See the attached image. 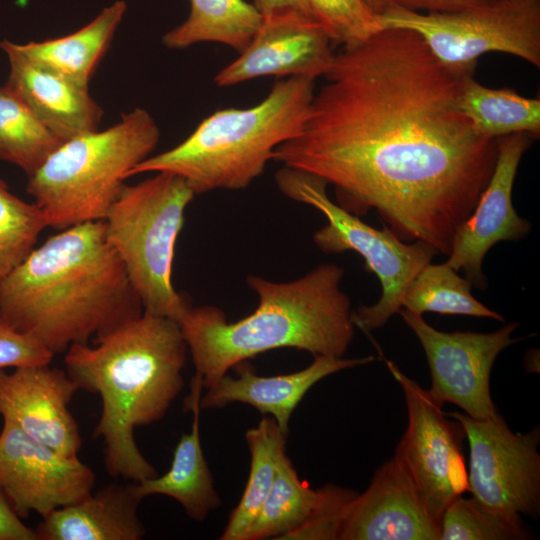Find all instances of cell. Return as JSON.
I'll return each mask as SVG.
<instances>
[{
    "instance_id": "1",
    "label": "cell",
    "mask_w": 540,
    "mask_h": 540,
    "mask_svg": "<svg viewBox=\"0 0 540 540\" xmlns=\"http://www.w3.org/2000/svg\"><path fill=\"white\" fill-rule=\"evenodd\" d=\"M473 72L440 62L412 31L382 29L334 54L299 133L272 160L331 184L349 213L375 210L401 241L448 256L497 158V139L459 108Z\"/></svg>"
},
{
    "instance_id": "2",
    "label": "cell",
    "mask_w": 540,
    "mask_h": 540,
    "mask_svg": "<svg viewBox=\"0 0 540 540\" xmlns=\"http://www.w3.org/2000/svg\"><path fill=\"white\" fill-rule=\"evenodd\" d=\"M143 311L107 241L104 220L49 237L0 287V317L54 355L89 343Z\"/></svg>"
},
{
    "instance_id": "3",
    "label": "cell",
    "mask_w": 540,
    "mask_h": 540,
    "mask_svg": "<svg viewBox=\"0 0 540 540\" xmlns=\"http://www.w3.org/2000/svg\"><path fill=\"white\" fill-rule=\"evenodd\" d=\"M187 353L177 321L144 311L92 345L75 343L65 352V370L78 389L101 398L94 436L103 439L110 476L134 482L157 476L134 431L161 420L180 394Z\"/></svg>"
},
{
    "instance_id": "4",
    "label": "cell",
    "mask_w": 540,
    "mask_h": 540,
    "mask_svg": "<svg viewBox=\"0 0 540 540\" xmlns=\"http://www.w3.org/2000/svg\"><path fill=\"white\" fill-rule=\"evenodd\" d=\"M344 272L324 263L289 282L248 275L259 303L236 322H228L216 306H191L178 323L203 388L213 387L237 364L278 348L343 357L356 328L350 299L340 289Z\"/></svg>"
},
{
    "instance_id": "5",
    "label": "cell",
    "mask_w": 540,
    "mask_h": 540,
    "mask_svg": "<svg viewBox=\"0 0 540 540\" xmlns=\"http://www.w3.org/2000/svg\"><path fill=\"white\" fill-rule=\"evenodd\" d=\"M314 92V79L279 80L258 104L219 109L204 118L181 143L136 165L130 177L172 173L195 195L244 189L263 174L275 149L299 133Z\"/></svg>"
},
{
    "instance_id": "6",
    "label": "cell",
    "mask_w": 540,
    "mask_h": 540,
    "mask_svg": "<svg viewBox=\"0 0 540 540\" xmlns=\"http://www.w3.org/2000/svg\"><path fill=\"white\" fill-rule=\"evenodd\" d=\"M159 138L154 118L135 108L105 130L63 141L28 177L26 191L47 227L104 220L132 169L151 155Z\"/></svg>"
},
{
    "instance_id": "7",
    "label": "cell",
    "mask_w": 540,
    "mask_h": 540,
    "mask_svg": "<svg viewBox=\"0 0 540 540\" xmlns=\"http://www.w3.org/2000/svg\"><path fill=\"white\" fill-rule=\"evenodd\" d=\"M195 193L168 172L124 185L105 219L106 238L121 260L144 312L179 322L191 303L172 283L175 245Z\"/></svg>"
},
{
    "instance_id": "8",
    "label": "cell",
    "mask_w": 540,
    "mask_h": 540,
    "mask_svg": "<svg viewBox=\"0 0 540 540\" xmlns=\"http://www.w3.org/2000/svg\"><path fill=\"white\" fill-rule=\"evenodd\" d=\"M275 182L286 197L310 205L326 217L327 224L313 235L322 252L350 250L363 257L366 270L379 279L382 293L375 304L352 311L351 320L365 333L383 327L402 308L409 282L438 251L421 240L401 241L383 223L382 229L366 224L334 203L326 193L327 183L312 174L283 166L276 172Z\"/></svg>"
},
{
    "instance_id": "9",
    "label": "cell",
    "mask_w": 540,
    "mask_h": 540,
    "mask_svg": "<svg viewBox=\"0 0 540 540\" xmlns=\"http://www.w3.org/2000/svg\"><path fill=\"white\" fill-rule=\"evenodd\" d=\"M382 29L416 33L443 64L474 69L486 53L514 55L540 67V0H489L451 12L391 4L377 16Z\"/></svg>"
},
{
    "instance_id": "10",
    "label": "cell",
    "mask_w": 540,
    "mask_h": 540,
    "mask_svg": "<svg viewBox=\"0 0 540 540\" xmlns=\"http://www.w3.org/2000/svg\"><path fill=\"white\" fill-rule=\"evenodd\" d=\"M387 368L400 385L408 423L395 455L409 473L432 518L440 524L445 508L468 491V474L462 453L464 431L451 421L442 406L392 361Z\"/></svg>"
},
{
    "instance_id": "11",
    "label": "cell",
    "mask_w": 540,
    "mask_h": 540,
    "mask_svg": "<svg viewBox=\"0 0 540 540\" xmlns=\"http://www.w3.org/2000/svg\"><path fill=\"white\" fill-rule=\"evenodd\" d=\"M469 445L468 491L485 505L537 519L540 515L539 426L512 432L499 415L477 420L450 412Z\"/></svg>"
},
{
    "instance_id": "12",
    "label": "cell",
    "mask_w": 540,
    "mask_h": 540,
    "mask_svg": "<svg viewBox=\"0 0 540 540\" xmlns=\"http://www.w3.org/2000/svg\"><path fill=\"white\" fill-rule=\"evenodd\" d=\"M413 331L426 355L431 378L428 392L441 405L452 403L477 420L500 414L492 401L490 375L498 355L519 338H512L519 323L489 332H443L421 314L401 308L398 313Z\"/></svg>"
},
{
    "instance_id": "13",
    "label": "cell",
    "mask_w": 540,
    "mask_h": 540,
    "mask_svg": "<svg viewBox=\"0 0 540 540\" xmlns=\"http://www.w3.org/2000/svg\"><path fill=\"white\" fill-rule=\"evenodd\" d=\"M95 474L78 457L64 456L3 420L0 431V491L15 512L41 517L93 491Z\"/></svg>"
},
{
    "instance_id": "14",
    "label": "cell",
    "mask_w": 540,
    "mask_h": 540,
    "mask_svg": "<svg viewBox=\"0 0 540 540\" xmlns=\"http://www.w3.org/2000/svg\"><path fill=\"white\" fill-rule=\"evenodd\" d=\"M533 139L524 132L497 138L493 173L472 214L454 237L446 263L455 271L463 270L479 289L487 287L482 262L491 247L500 241L521 240L531 230V223L513 206L512 190L520 161Z\"/></svg>"
},
{
    "instance_id": "15",
    "label": "cell",
    "mask_w": 540,
    "mask_h": 540,
    "mask_svg": "<svg viewBox=\"0 0 540 540\" xmlns=\"http://www.w3.org/2000/svg\"><path fill=\"white\" fill-rule=\"evenodd\" d=\"M78 387L66 370L50 364L0 370V417L67 457L82 439L69 403Z\"/></svg>"
},
{
    "instance_id": "16",
    "label": "cell",
    "mask_w": 540,
    "mask_h": 540,
    "mask_svg": "<svg viewBox=\"0 0 540 540\" xmlns=\"http://www.w3.org/2000/svg\"><path fill=\"white\" fill-rule=\"evenodd\" d=\"M330 42L313 18L299 14L263 17L249 45L215 75L214 83L230 87L266 76L316 80L333 60Z\"/></svg>"
},
{
    "instance_id": "17",
    "label": "cell",
    "mask_w": 540,
    "mask_h": 540,
    "mask_svg": "<svg viewBox=\"0 0 540 540\" xmlns=\"http://www.w3.org/2000/svg\"><path fill=\"white\" fill-rule=\"evenodd\" d=\"M338 540H440V524L428 513L397 455L350 502Z\"/></svg>"
},
{
    "instance_id": "18",
    "label": "cell",
    "mask_w": 540,
    "mask_h": 540,
    "mask_svg": "<svg viewBox=\"0 0 540 540\" xmlns=\"http://www.w3.org/2000/svg\"><path fill=\"white\" fill-rule=\"evenodd\" d=\"M374 356L343 358L315 356L303 370L283 375L260 376L254 368L241 362L234 366L237 377L225 374L200 399L201 409L223 408L240 402L253 406L263 415H270L279 428L289 432L290 417L308 392L323 378L356 366L375 361Z\"/></svg>"
},
{
    "instance_id": "19",
    "label": "cell",
    "mask_w": 540,
    "mask_h": 540,
    "mask_svg": "<svg viewBox=\"0 0 540 540\" xmlns=\"http://www.w3.org/2000/svg\"><path fill=\"white\" fill-rule=\"evenodd\" d=\"M9 62L8 86L59 139L69 140L98 130L103 111L81 86L48 70L0 41Z\"/></svg>"
},
{
    "instance_id": "20",
    "label": "cell",
    "mask_w": 540,
    "mask_h": 540,
    "mask_svg": "<svg viewBox=\"0 0 540 540\" xmlns=\"http://www.w3.org/2000/svg\"><path fill=\"white\" fill-rule=\"evenodd\" d=\"M141 500L133 484L106 485L42 517L38 540H140L146 533Z\"/></svg>"
},
{
    "instance_id": "21",
    "label": "cell",
    "mask_w": 540,
    "mask_h": 540,
    "mask_svg": "<svg viewBox=\"0 0 540 540\" xmlns=\"http://www.w3.org/2000/svg\"><path fill=\"white\" fill-rule=\"evenodd\" d=\"M202 377L195 373L185 408L192 412V426L178 441L170 469L162 476L133 483L138 497L164 495L175 499L195 521L205 520L221 505L200 440Z\"/></svg>"
},
{
    "instance_id": "22",
    "label": "cell",
    "mask_w": 540,
    "mask_h": 540,
    "mask_svg": "<svg viewBox=\"0 0 540 540\" xmlns=\"http://www.w3.org/2000/svg\"><path fill=\"white\" fill-rule=\"evenodd\" d=\"M126 9V2L117 0L71 34L40 42H12V45L32 62L88 87L90 78L107 51Z\"/></svg>"
},
{
    "instance_id": "23",
    "label": "cell",
    "mask_w": 540,
    "mask_h": 540,
    "mask_svg": "<svg viewBox=\"0 0 540 540\" xmlns=\"http://www.w3.org/2000/svg\"><path fill=\"white\" fill-rule=\"evenodd\" d=\"M263 17L245 0H190V13L180 25L166 32L163 44L185 49L214 42L241 53L258 32Z\"/></svg>"
},
{
    "instance_id": "24",
    "label": "cell",
    "mask_w": 540,
    "mask_h": 540,
    "mask_svg": "<svg viewBox=\"0 0 540 540\" xmlns=\"http://www.w3.org/2000/svg\"><path fill=\"white\" fill-rule=\"evenodd\" d=\"M459 108L479 135L497 139L513 133L540 134V99L511 89H492L468 75L459 95Z\"/></svg>"
},
{
    "instance_id": "25",
    "label": "cell",
    "mask_w": 540,
    "mask_h": 540,
    "mask_svg": "<svg viewBox=\"0 0 540 540\" xmlns=\"http://www.w3.org/2000/svg\"><path fill=\"white\" fill-rule=\"evenodd\" d=\"M287 435L271 416L263 417L256 427L246 431L251 455L248 480L221 540H243L271 489L279 460L286 453Z\"/></svg>"
},
{
    "instance_id": "26",
    "label": "cell",
    "mask_w": 540,
    "mask_h": 540,
    "mask_svg": "<svg viewBox=\"0 0 540 540\" xmlns=\"http://www.w3.org/2000/svg\"><path fill=\"white\" fill-rule=\"evenodd\" d=\"M472 282L457 274L446 262L422 267L407 285L402 308L421 314L466 315L504 322L498 312L486 307L471 293Z\"/></svg>"
},
{
    "instance_id": "27",
    "label": "cell",
    "mask_w": 540,
    "mask_h": 540,
    "mask_svg": "<svg viewBox=\"0 0 540 540\" xmlns=\"http://www.w3.org/2000/svg\"><path fill=\"white\" fill-rule=\"evenodd\" d=\"M318 498L313 489L301 480L286 453L278 463L271 489L243 540H282L308 518Z\"/></svg>"
},
{
    "instance_id": "28",
    "label": "cell",
    "mask_w": 540,
    "mask_h": 540,
    "mask_svg": "<svg viewBox=\"0 0 540 540\" xmlns=\"http://www.w3.org/2000/svg\"><path fill=\"white\" fill-rule=\"evenodd\" d=\"M8 87H0V159L29 177L62 143Z\"/></svg>"
},
{
    "instance_id": "29",
    "label": "cell",
    "mask_w": 540,
    "mask_h": 540,
    "mask_svg": "<svg viewBox=\"0 0 540 540\" xmlns=\"http://www.w3.org/2000/svg\"><path fill=\"white\" fill-rule=\"evenodd\" d=\"M533 534L520 514L489 507L474 498L456 497L440 520V540H526Z\"/></svg>"
},
{
    "instance_id": "30",
    "label": "cell",
    "mask_w": 540,
    "mask_h": 540,
    "mask_svg": "<svg viewBox=\"0 0 540 540\" xmlns=\"http://www.w3.org/2000/svg\"><path fill=\"white\" fill-rule=\"evenodd\" d=\"M46 227L41 208L14 195L0 178V287L36 247Z\"/></svg>"
},
{
    "instance_id": "31",
    "label": "cell",
    "mask_w": 540,
    "mask_h": 540,
    "mask_svg": "<svg viewBox=\"0 0 540 540\" xmlns=\"http://www.w3.org/2000/svg\"><path fill=\"white\" fill-rule=\"evenodd\" d=\"M315 20L331 42L343 47L361 43L381 30L363 0H307Z\"/></svg>"
},
{
    "instance_id": "32",
    "label": "cell",
    "mask_w": 540,
    "mask_h": 540,
    "mask_svg": "<svg viewBox=\"0 0 540 540\" xmlns=\"http://www.w3.org/2000/svg\"><path fill=\"white\" fill-rule=\"evenodd\" d=\"M354 490L326 484L318 488L317 501L305 522L282 540H338Z\"/></svg>"
},
{
    "instance_id": "33",
    "label": "cell",
    "mask_w": 540,
    "mask_h": 540,
    "mask_svg": "<svg viewBox=\"0 0 540 540\" xmlns=\"http://www.w3.org/2000/svg\"><path fill=\"white\" fill-rule=\"evenodd\" d=\"M54 354L0 317V370L51 364Z\"/></svg>"
},
{
    "instance_id": "34",
    "label": "cell",
    "mask_w": 540,
    "mask_h": 540,
    "mask_svg": "<svg viewBox=\"0 0 540 540\" xmlns=\"http://www.w3.org/2000/svg\"><path fill=\"white\" fill-rule=\"evenodd\" d=\"M0 540H38L36 530L22 521L1 491Z\"/></svg>"
},
{
    "instance_id": "35",
    "label": "cell",
    "mask_w": 540,
    "mask_h": 540,
    "mask_svg": "<svg viewBox=\"0 0 540 540\" xmlns=\"http://www.w3.org/2000/svg\"><path fill=\"white\" fill-rule=\"evenodd\" d=\"M489 0H393L394 4L415 11L451 12Z\"/></svg>"
},
{
    "instance_id": "36",
    "label": "cell",
    "mask_w": 540,
    "mask_h": 540,
    "mask_svg": "<svg viewBox=\"0 0 540 540\" xmlns=\"http://www.w3.org/2000/svg\"><path fill=\"white\" fill-rule=\"evenodd\" d=\"M255 7L262 17L280 14H299L313 18L307 0H254Z\"/></svg>"
},
{
    "instance_id": "37",
    "label": "cell",
    "mask_w": 540,
    "mask_h": 540,
    "mask_svg": "<svg viewBox=\"0 0 540 540\" xmlns=\"http://www.w3.org/2000/svg\"><path fill=\"white\" fill-rule=\"evenodd\" d=\"M367 7L375 14L379 15L384 12L391 4L393 0H363Z\"/></svg>"
}]
</instances>
